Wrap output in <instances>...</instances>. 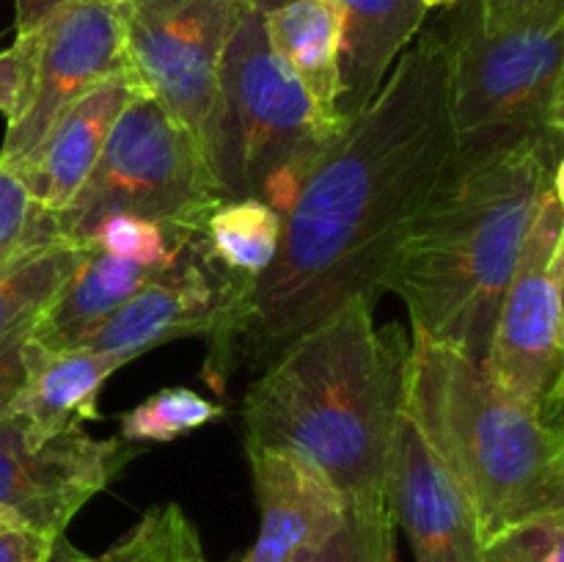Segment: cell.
Masks as SVG:
<instances>
[{"label":"cell","instance_id":"obj_1","mask_svg":"<svg viewBox=\"0 0 564 562\" xmlns=\"http://www.w3.org/2000/svg\"><path fill=\"white\" fill-rule=\"evenodd\" d=\"M457 149L438 22L400 53L372 102L319 154L284 215L273 264L207 339L204 380L226 395L352 295L378 303L402 235Z\"/></svg>","mask_w":564,"mask_h":562},{"label":"cell","instance_id":"obj_2","mask_svg":"<svg viewBox=\"0 0 564 562\" xmlns=\"http://www.w3.org/2000/svg\"><path fill=\"white\" fill-rule=\"evenodd\" d=\"M562 171V149L521 130L457 141L383 275L411 334L485 361L540 198Z\"/></svg>","mask_w":564,"mask_h":562},{"label":"cell","instance_id":"obj_3","mask_svg":"<svg viewBox=\"0 0 564 562\" xmlns=\"http://www.w3.org/2000/svg\"><path fill=\"white\" fill-rule=\"evenodd\" d=\"M408 347L400 325H375L372 298L352 295L251 380L240 408L246 450L303 457L345 501L386 499Z\"/></svg>","mask_w":564,"mask_h":562},{"label":"cell","instance_id":"obj_4","mask_svg":"<svg viewBox=\"0 0 564 562\" xmlns=\"http://www.w3.org/2000/svg\"><path fill=\"white\" fill-rule=\"evenodd\" d=\"M405 413L466 496L482 543L564 510V430L494 383L482 361L411 334Z\"/></svg>","mask_w":564,"mask_h":562},{"label":"cell","instance_id":"obj_5","mask_svg":"<svg viewBox=\"0 0 564 562\" xmlns=\"http://www.w3.org/2000/svg\"><path fill=\"white\" fill-rule=\"evenodd\" d=\"M248 0H124L127 69L147 97L202 147L226 198H246L235 121L224 94V53Z\"/></svg>","mask_w":564,"mask_h":562},{"label":"cell","instance_id":"obj_6","mask_svg":"<svg viewBox=\"0 0 564 562\" xmlns=\"http://www.w3.org/2000/svg\"><path fill=\"white\" fill-rule=\"evenodd\" d=\"M229 202L196 138L152 97L138 94L116 119L88 180L55 229L83 242L105 215H138L180 240H196L218 204Z\"/></svg>","mask_w":564,"mask_h":562},{"label":"cell","instance_id":"obj_7","mask_svg":"<svg viewBox=\"0 0 564 562\" xmlns=\"http://www.w3.org/2000/svg\"><path fill=\"white\" fill-rule=\"evenodd\" d=\"M438 28L457 141L521 130L564 149V22L485 25L479 0H457Z\"/></svg>","mask_w":564,"mask_h":562},{"label":"cell","instance_id":"obj_8","mask_svg":"<svg viewBox=\"0 0 564 562\" xmlns=\"http://www.w3.org/2000/svg\"><path fill=\"white\" fill-rule=\"evenodd\" d=\"M220 80L235 121L246 198L286 215L301 182L341 130L325 121L270 47L264 17L253 6L226 44Z\"/></svg>","mask_w":564,"mask_h":562},{"label":"cell","instance_id":"obj_9","mask_svg":"<svg viewBox=\"0 0 564 562\" xmlns=\"http://www.w3.org/2000/svg\"><path fill=\"white\" fill-rule=\"evenodd\" d=\"M482 367L505 395L549 424L564 400V191L545 187L507 284Z\"/></svg>","mask_w":564,"mask_h":562},{"label":"cell","instance_id":"obj_10","mask_svg":"<svg viewBox=\"0 0 564 562\" xmlns=\"http://www.w3.org/2000/svg\"><path fill=\"white\" fill-rule=\"evenodd\" d=\"M33 36V69L28 94L0 147V165L20 163L72 102L108 77L127 69L119 6L108 0H75L61 6Z\"/></svg>","mask_w":564,"mask_h":562},{"label":"cell","instance_id":"obj_11","mask_svg":"<svg viewBox=\"0 0 564 562\" xmlns=\"http://www.w3.org/2000/svg\"><path fill=\"white\" fill-rule=\"evenodd\" d=\"M141 452V444L91 439L83 430L33 446L14 413L0 417V512L61 540L86 501Z\"/></svg>","mask_w":564,"mask_h":562},{"label":"cell","instance_id":"obj_12","mask_svg":"<svg viewBox=\"0 0 564 562\" xmlns=\"http://www.w3.org/2000/svg\"><path fill=\"white\" fill-rule=\"evenodd\" d=\"M235 281L204 257L196 237L80 347L141 356L180 336L207 339L224 317Z\"/></svg>","mask_w":564,"mask_h":562},{"label":"cell","instance_id":"obj_13","mask_svg":"<svg viewBox=\"0 0 564 562\" xmlns=\"http://www.w3.org/2000/svg\"><path fill=\"white\" fill-rule=\"evenodd\" d=\"M391 518L411 540L416 562H479L477 521L449 474L402 408L386 474Z\"/></svg>","mask_w":564,"mask_h":562},{"label":"cell","instance_id":"obj_14","mask_svg":"<svg viewBox=\"0 0 564 562\" xmlns=\"http://www.w3.org/2000/svg\"><path fill=\"white\" fill-rule=\"evenodd\" d=\"M143 94L130 69L108 77L72 102L36 147L11 165L39 209L55 215L75 198L102 154L116 119Z\"/></svg>","mask_w":564,"mask_h":562},{"label":"cell","instance_id":"obj_15","mask_svg":"<svg viewBox=\"0 0 564 562\" xmlns=\"http://www.w3.org/2000/svg\"><path fill=\"white\" fill-rule=\"evenodd\" d=\"M246 452L262 527L240 562H292L339 527L347 501L319 468L286 450Z\"/></svg>","mask_w":564,"mask_h":562},{"label":"cell","instance_id":"obj_16","mask_svg":"<svg viewBox=\"0 0 564 562\" xmlns=\"http://www.w3.org/2000/svg\"><path fill=\"white\" fill-rule=\"evenodd\" d=\"M22 356L25 383L11 413L20 419L33 446L83 430V424L99 419L97 400L105 380L135 358L130 353H97L86 347L50 350L31 336Z\"/></svg>","mask_w":564,"mask_h":562},{"label":"cell","instance_id":"obj_17","mask_svg":"<svg viewBox=\"0 0 564 562\" xmlns=\"http://www.w3.org/2000/svg\"><path fill=\"white\" fill-rule=\"evenodd\" d=\"M268 11L284 0H248ZM345 11L339 116L350 121L372 102L402 50L424 28L430 9L419 0H336Z\"/></svg>","mask_w":564,"mask_h":562},{"label":"cell","instance_id":"obj_18","mask_svg":"<svg viewBox=\"0 0 564 562\" xmlns=\"http://www.w3.org/2000/svg\"><path fill=\"white\" fill-rule=\"evenodd\" d=\"M270 47L290 66L319 114L336 130L341 94V36L345 11L336 0H284L262 11Z\"/></svg>","mask_w":564,"mask_h":562},{"label":"cell","instance_id":"obj_19","mask_svg":"<svg viewBox=\"0 0 564 562\" xmlns=\"http://www.w3.org/2000/svg\"><path fill=\"white\" fill-rule=\"evenodd\" d=\"M160 270L165 268L91 251L55 295L47 312L33 323L31 339L50 350L80 347Z\"/></svg>","mask_w":564,"mask_h":562},{"label":"cell","instance_id":"obj_20","mask_svg":"<svg viewBox=\"0 0 564 562\" xmlns=\"http://www.w3.org/2000/svg\"><path fill=\"white\" fill-rule=\"evenodd\" d=\"M91 251L86 242L47 237L9 259L0 268V342L31 331Z\"/></svg>","mask_w":564,"mask_h":562},{"label":"cell","instance_id":"obj_21","mask_svg":"<svg viewBox=\"0 0 564 562\" xmlns=\"http://www.w3.org/2000/svg\"><path fill=\"white\" fill-rule=\"evenodd\" d=\"M284 215L259 198H229L218 204L198 235L204 257L248 287L273 264Z\"/></svg>","mask_w":564,"mask_h":562},{"label":"cell","instance_id":"obj_22","mask_svg":"<svg viewBox=\"0 0 564 562\" xmlns=\"http://www.w3.org/2000/svg\"><path fill=\"white\" fill-rule=\"evenodd\" d=\"M55 551L58 562H207L196 523L174 501L143 512L141 521L99 556L77 554L64 538Z\"/></svg>","mask_w":564,"mask_h":562},{"label":"cell","instance_id":"obj_23","mask_svg":"<svg viewBox=\"0 0 564 562\" xmlns=\"http://www.w3.org/2000/svg\"><path fill=\"white\" fill-rule=\"evenodd\" d=\"M389 501H347L339 527L292 562H397Z\"/></svg>","mask_w":564,"mask_h":562},{"label":"cell","instance_id":"obj_24","mask_svg":"<svg viewBox=\"0 0 564 562\" xmlns=\"http://www.w3.org/2000/svg\"><path fill=\"white\" fill-rule=\"evenodd\" d=\"M220 417H224V406L204 400L198 391L187 389V386H171V389L154 391L141 406L121 417L119 439L130 441V444L174 441Z\"/></svg>","mask_w":564,"mask_h":562},{"label":"cell","instance_id":"obj_25","mask_svg":"<svg viewBox=\"0 0 564 562\" xmlns=\"http://www.w3.org/2000/svg\"><path fill=\"white\" fill-rule=\"evenodd\" d=\"M83 242L91 246L94 251L108 253V257L143 262L152 264V268H169L187 240H180L152 220L116 213L99 218L83 237Z\"/></svg>","mask_w":564,"mask_h":562},{"label":"cell","instance_id":"obj_26","mask_svg":"<svg viewBox=\"0 0 564 562\" xmlns=\"http://www.w3.org/2000/svg\"><path fill=\"white\" fill-rule=\"evenodd\" d=\"M479 562H564V510L496 532L482 543Z\"/></svg>","mask_w":564,"mask_h":562},{"label":"cell","instance_id":"obj_27","mask_svg":"<svg viewBox=\"0 0 564 562\" xmlns=\"http://www.w3.org/2000/svg\"><path fill=\"white\" fill-rule=\"evenodd\" d=\"M47 237H61L55 218L33 204L14 171L0 165V268Z\"/></svg>","mask_w":564,"mask_h":562},{"label":"cell","instance_id":"obj_28","mask_svg":"<svg viewBox=\"0 0 564 562\" xmlns=\"http://www.w3.org/2000/svg\"><path fill=\"white\" fill-rule=\"evenodd\" d=\"M33 69V36L17 33L14 44L0 50V114L11 121L28 94Z\"/></svg>","mask_w":564,"mask_h":562},{"label":"cell","instance_id":"obj_29","mask_svg":"<svg viewBox=\"0 0 564 562\" xmlns=\"http://www.w3.org/2000/svg\"><path fill=\"white\" fill-rule=\"evenodd\" d=\"M58 540L0 512V562H50Z\"/></svg>","mask_w":564,"mask_h":562},{"label":"cell","instance_id":"obj_30","mask_svg":"<svg viewBox=\"0 0 564 562\" xmlns=\"http://www.w3.org/2000/svg\"><path fill=\"white\" fill-rule=\"evenodd\" d=\"M485 25L564 22V0H479Z\"/></svg>","mask_w":564,"mask_h":562},{"label":"cell","instance_id":"obj_31","mask_svg":"<svg viewBox=\"0 0 564 562\" xmlns=\"http://www.w3.org/2000/svg\"><path fill=\"white\" fill-rule=\"evenodd\" d=\"M28 336H31V331L0 342V417H11L22 383H25V356H22V350H25Z\"/></svg>","mask_w":564,"mask_h":562},{"label":"cell","instance_id":"obj_32","mask_svg":"<svg viewBox=\"0 0 564 562\" xmlns=\"http://www.w3.org/2000/svg\"><path fill=\"white\" fill-rule=\"evenodd\" d=\"M75 3V0H14V25L17 33H28L36 25H42L53 11H58L61 6ZM108 3L121 6L124 0H108Z\"/></svg>","mask_w":564,"mask_h":562},{"label":"cell","instance_id":"obj_33","mask_svg":"<svg viewBox=\"0 0 564 562\" xmlns=\"http://www.w3.org/2000/svg\"><path fill=\"white\" fill-rule=\"evenodd\" d=\"M419 3L427 6V9L433 11V9H449V6H455L457 0H419Z\"/></svg>","mask_w":564,"mask_h":562}]
</instances>
